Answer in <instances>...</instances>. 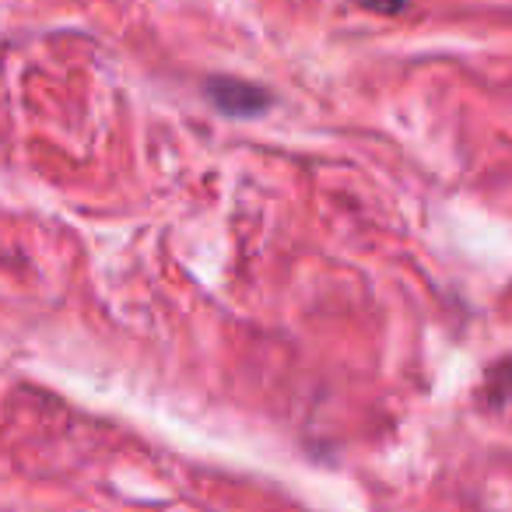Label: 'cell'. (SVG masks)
I'll use <instances>...</instances> for the list:
<instances>
[{
  "instance_id": "6da1fadb",
  "label": "cell",
  "mask_w": 512,
  "mask_h": 512,
  "mask_svg": "<svg viewBox=\"0 0 512 512\" xmlns=\"http://www.w3.org/2000/svg\"><path fill=\"white\" fill-rule=\"evenodd\" d=\"M207 95L218 109L232 116H256L271 106V95L260 85H249V81H235V78H211L207 81Z\"/></svg>"
},
{
  "instance_id": "7a4b0ae2",
  "label": "cell",
  "mask_w": 512,
  "mask_h": 512,
  "mask_svg": "<svg viewBox=\"0 0 512 512\" xmlns=\"http://www.w3.org/2000/svg\"><path fill=\"white\" fill-rule=\"evenodd\" d=\"M365 11H376V15H397L407 8V0H358Z\"/></svg>"
}]
</instances>
